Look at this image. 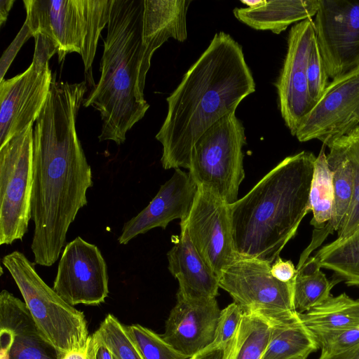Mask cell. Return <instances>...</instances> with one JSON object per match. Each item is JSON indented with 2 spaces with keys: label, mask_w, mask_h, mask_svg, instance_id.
<instances>
[{
  "label": "cell",
  "mask_w": 359,
  "mask_h": 359,
  "mask_svg": "<svg viewBox=\"0 0 359 359\" xmlns=\"http://www.w3.org/2000/svg\"><path fill=\"white\" fill-rule=\"evenodd\" d=\"M316 158L306 151L285 158L243 197L229 205L238 255L271 264L280 257L310 212Z\"/></svg>",
  "instance_id": "3"
},
{
  "label": "cell",
  "mask_w": 359,
  "mask_h": 359,
  "mask_svg": "<svg viewBox=\"0 0 359 359\" xmlns=\"http://www.w3.org/2000/svg\"><path fill=\"white\" fill-rule=\"evenodd\" d=\"M333 173L329 167L324 149L316 156L309 194L310 224L315 230L322 229L332 217L334 205Z\"/></svg>",
  "instance_id": "28"
},
{
  "label": "cell",
  "mask_w": 359,
  "mask_h": 359,
  "mask_svg": "<svg viewBox=\"0 0 359 359\" xmlns=\"http://www.w3.org/2000/svg\"><path fill=\"white\" fill-rule=\"evenodd\" d=\"M299 316L313 333L344 331L359 325V299L346 293L332 295L323 304Z\"/></svg>",
  "instance_id": "24"
},
{
  "label": "cell",
  "mask_w": 359,
  "mask_h": 359,
  "mask_svg": "<svg viewBox=\"0 0 359 359\" xmlns=\"http://www.w3.org/2000/svg\"><path fill=\"white\" fill-rule=\"evenodd\" d=\"M99 339V345L97 352V359H116L108 348V347L102 341L98 333L95 331Z\"/></svg>",
  "instance_id": "40"
},
{
  "label": "cell",
  "mask_w": 359,
  "mask_h": 359,
  "mask_svg": "<svg viewBox=\"0 0 359 359\" xmlns=\"http://www.w3.org/2000/svg\"><path fill=\"white\" fill-rule=\"evenodd\" d=\"M96 332L116 359H143L126 326L114 315L109 313Z\"/></svg>",
  "instance_id": "30"
},
{
  "label": "cell",
  "mask_w": 359,
  "mask_h": 359,
  "mask_svg": "<svg viewBox=\"0 0 359 359\" xmlns=\"http://www.w3.org/2000/svg\"><path fill=\"white\" fill-rule=\"evenodd\" d=\"M33 126L0 147V245L22 241L32 219Z\"/></svg>",
  "instance_id": "9"
},
{
  "label": "cell",
  "mask_w": 359,
  "mask_h": 359,
  "mask_svg": "<svg viewBox=\"0 0 359 359\" xmlns=\"http://www.w3.org/2000/svg\"><path fill=\"white\" fill-rule=\"evenodd\" d=\"M318 349L313 332L297 313L293 317L274 323L262 359L306 358Z\"/></svg>",
  "instance_id": "23"
},
{
  "label": "cell",
  "mask_w": 359,
  "mask_h": 359,
  "mask_svg": "<svg viewBox=\"0 0 359 359\" xmlns=\"http://www.w3.org/2000/svg\"><path fill=\"white\" fill-rule=\"evenodd\" d=\"M32 33L27 23L25 22L20 32L11 42L10 46L3 53L0 60V82L4 79V76L10 67L13 60L16 56L22 45L30 38Z\"/></svg>",
  "instance_id": "35"
},
{
  "label": "cell",
  "mask_w": 359,
  "mask_h": 359,
  "mask_svg": "<svg viewBox=\"0 0 359 359\" xmlns=\"http://www.w3.org/2000/svg\"><path fill=\"white\" fill-rule=\"evenodd\" d=\"M272 326L263 317L243 313L234 336L223 349V359H262Z\"/></svg>",
  "instance_id": "25"
},
{
  "label": "cell",
  "mask_w": 359,
  "mask_h": 359,
  "mask_svg": "<svg viewBox=\"0 0 359 359\" xmlns=\"http://www.w3.org/2000/svg\"><path fill=\"white\" fill-rule=\"evenodd\" d=\"M191 2V0H144L143 58L139 79L142 93L155 50L170 38L180 42L187 39V13Z\"/></svg>",
  "instance_id": "19"
},
{
  "label": "cell",
  "mask_w": 359,
  "mask_h": 359,
  "mask_svg": "<svg viewBox=\"0 0 359 359\" xmlns=\"http://www.w3.org/2000/svg\"><path fill=\"white\" fill-rule=\"evenodd\" d=\"M197 191L198 187L189 172L175 169L172 176L161 186L149 205L124 224L118 243L126 245L138 235L156 227L164 229L174 219L184 221Z\"/></svg>",
  "instance_id": "17"
},
{
  "label": "cell",
  "mask_w": 359,
  "mask_h": 359,
  "mask_svg": "<svg viewBox=\"0 0 359 359\" xmlns=\"http://www.w3.org/2000/svg\"><path fill=\"white\" fill-rule=\"evenodd\" d=\"M293 359H306V358H293Z\"/></svg>",
  "instance_id": "43"
},
{
  "label": "cell",
  "mask_w": 359,
  "mask_h": 359,
  "mask_svg": "<svg viewBox=\"0 0 359 359\" xmlns=\"http://www.w3.org/2000/svg\"><path fill=\"white\" fill-rule=\"evenodd\" d=\"M307 75L310 97L315 104L321 97L329 83V76L316 38L313 41L309 57Z\"/></svg>",
  "instance_id": "33"
},
{
  "label": "cell",
  "mask_w": 359,
  "mask_h": 359,
  "mask_svg": "<svg viewBox=\"0 0 359 359\" xmlns=\"http://www.w3.org/2000/svg\"><path fill=\"white\" fill-rule=\"evenodd\" d=\"M221 310L216 297L191 298L177 294V302L161 337L177 351L193 358L214 341Z\"/></svg>",
  "instance_id": "16"
},
{
  "label": "cell",
  "mask_w": 359,
  "mask_h": 359,
  "mask_svg": "<svg viewBox=\"0 0 359 359\" xmlns=\"http://www.w3.org/2000/svg\"><path fill=\"white\" fill-rule=\"evenodd\" d=\"M33 131L31 245L34 263L52 266L59 258L70 224L88 203L92 171L81 144L76 120L87 91L85 81H57Z\"/></svg>",
  "instance_id": "1"
},
{
  "label": "cell",
  "mask_w": 359,
  "mask_h": 359,
  "mask_svg": "<svg viewBox=\"0 0 359 359\" xmlns=\"http://www.w3.org/2000/svg\"><path fill=\"white\" fill-rule=\"evenodd\" d=\"M107 266L100 249L77 236L62 254L53 290L67 304L97 306L109 294Z\"/></svg>",
  "instance_id": "14"
},
{
  "label": "cell",
  "mask_w": 359,
  "mask_h": 359,
  "mask_svg": "<svg viewBox=\"0 0 359 359\" xmlns=\"http://www.w3.org/2000/svg\"><path fill=\"white\" fill-rule=\"evenodd\" d=\"M316 38L313 20L294 24L287 38V53L275 84L279 107L286 126L292 135L314 104L308 86V61Z\"/></svg>",
  "instance_id": "15"
},
{
  "label": "cell",
  "mask_w": 359,
  "mask_h": 359,
  "mask_svg": "<svg viewBox=\"0 0 359 359\" xmlns=\"http://www.w3.org/2000/svg\"><path fill=\"white\" fill-rule=\"evenodd\" d=\"M0 359H60L25 303L6 290L0 293Z\"/></svg>",
  "instance_id": "18"
},
{
  "label": "cell",
  "mask_w": 359,
  "mask_h": 359,
  "mask_svg": "<svg viewBox=\"0 0 359 359\" xmlns=\"http://www.w3.org/2000/svg\"><path fill=\"white\" fill-rule=\"evenodd\" d=\"M99 339L95 331L81 348L67 353L61 359H97Z\"/></svg>",
  "instance_id": "36"
},
{
  "label": "cell",
  "mask_w": 359,
  "mask_h": 359,
  "mask_svg": "<svg viewBox=\"0 0 359 359\" xmlns=\"http://www.w3.org/2000/svg\"><path fill=\"white\" fill-rule=\"evenodd\" d=\"M332 143L344 154L351 166L353 175L354 192L352 203L342 225L337 231L338 238H344L359 229V128Z\"/></svg>",
  "instance_id": "29"
},
{
  "label": "cell",
  "mask_w": 359,
  "mask_h": 359,
  "mask_svg": "<svg viewBox=\"0 0 359 359\" xmlns=\"http://www.w3.org/2000/svg\"><path fill=\"white\" fill-rule=\"evenodd\" d=\"M315 256L309 257L297 269L294 283V306L299 313L323 304L331 294L333 287L341 282L333 277L327 279Z\"/></svg>",
  "instance_id": "27"
},
{
  "label": "cell",
  "mask_w": 359,
  "mask_h": 359,
  "mask_svg": "<svg viewBox=\"0 0 359 359\" xmlns=\"http://www.w3.org/2000/svg\"><path fill=\"white\" fill-rule=\"evenodd\" d=\"M15 0H0V25L2 26L7 20L9 12Z\"/></svg>",
  "instance_id": "39"
},
{
  "label": "cell",
  "mask_w": 359,
  "mask_h": 359,
  "mask_svg": "<svg viewBox=\"0 0 359 359\" xmlns=\"http://www.w3.org/2000/svg\"><path fill=\"white\" fill-rule=\"evenodd\" d=\"M255 91L241 46L229 34L216 33L166 99L167 115L156 135L163 146V168L189 170L198 138Z\"/></svg>",
  "instance_id": "2"
},
{
  "label": "cell",
  "mask_w": 359,
  "mask_h": 359,
  "mask_svg": "<svg viewBox=\"0 0 359 359\" xmlns=\"http://www.w3.org/2000/svg\"><path fill=\"white\" fill-rule=\"evenodd\" d=\"M316 38L329 77L359 65V0H320Z\"/></svg>",
  "instance_id": "13"
},
{
  "label": "cell",
  "mask_w": 359,
  "mask_h": 359,
  "mask_svg": "<svg viewBox=\"0 0 359 359\" xmlns=\"http://www.w3.org/2000/svg\"><path fill=\"white\" fill-rule=\"evenodd\" d=\"M34 38L35 50L29 67L0 82V147L35 123L50 92L53 74L48 61L57 49L44 34Z\"/></svg>",
  "instance_id": "8"
},
{
  "label": "cell",
  "mask_w": 359,
  "mask_h": 359,
  "mask_svg": "<svg viewBox=\"0 0 359 359\" xmlns=\"http://www.w3.org/2000/svg\"><path fill=\"white\" fill-rule=\"evenodd\" d=\"M320 0H263L255 8H236L234 16L257 30H269L278 34L293 23L314 17Z\"/></svg>",
  "instance_id": "22"
},
{
  "label": "cell",
  "mask_w": 359,
  "mask_h": 359,
  "mask_svg": "<svg viewBox=\"0 0 359 359\" xmlns=\"http://www.w3.org/2000/svg\"><path fill=\"white\" fill-rule=\"evenodd\" d=\"M267 262L238 255L219 278V288L227 292L245 313L258 315L272 324L295 316L294 279L280 282L271 273Z\"/></svg>",
  "instance_id": "10"
},
{
  "label": "cell",
  "mask_w": 359,
  "mask_h": 359,
  "mask_svg": "<svg viewBox=\"0 0 359 359\" xmlns=\"http://www.w3.org/2000/svg\"><path fill=\"white\" fill-rule=\"evenodd\" d=\"M181 227L177 243L168 252V270L179 283L177 294L191 298H212L218 294L219 278L203 261Z\"/></svg>",
  "instance_id": "20"
},
{
  "label": "cell",
  "mask_w": 359,
  "mask_h": 359,
  "mask_svg": "<svg viewBox=\"0 0 359 359\" xmlns=\"http://www.w3.org/2000/svg\"><path fill=\"white\" fill-rule=\"evenodd\" d=\"M359 128V65L332 79L304 118L294 136L328 147Z\"/></svg>",
  "instance_id": "11"
},
{
  "label": "cell",
  "mask_w": 359,
  "mask_h": 359,
  "mask_svg": "<svg viewBox=\"0 0 359 359\" xmlns=\"http://www.w3.org/2000/svg\"><path fill=\"white\" fill-rule=\"evenodd\" d=\"M243 315V311L235 302L221 310L214 341L208 348L195 356L215 350H223L234 336Z\"/></svg>",
  "instance_id": "32"
},
{
  "label": "cell",
  "mask_w": 359,
  "mask_h": 359,
  "mask_svg": "<svg viewBox=\"0 0 359 359\" xmlns=\"http://www.w3.org/2000/svg\"><path fill=\"white\" fill-rule=\"evenodd\" d=\"M322 269L348 286L359 287V229L344 238L335 239L314 255Z\"/></svg>",
  "instance_id": "26"
},
{
  "label": "cell",
  "mask_w": 359,
  "mask_h": 359,
  "mask_svg": "<svg viewBox=\"0 0 359 359\" xmlns=\"http://www.w3.org/2000/svg\"><path fill=\"white\" fill-rule=\"evenodd\" d=\"M2 264L15 280L41 335L60 359L86 343L90 334L83 312L67 304L42 280L35 263L16 250L5 255Z\"/></svg>",
  "instance_id": "6"
},
{
  "label": "cell",
  "mask_w": 359,
  "mask_h": 359,
  "mask_svg": "<svg viewBox=\"0 0 359 359\" xmlns=\"http://www.w3.org/2000/svg\"><path fill=\"white\" fill-rule=\"evenodd\" d=\"M143 359H190L166 342L161 335L140 324L126 326Z\"/></svg>",
  "instance_id": "31"
},
{
  "label": "cell",
  "mask_w": 359,
  "mask_h": 359,
  "mask_svg": "<svg viewBox=\"0 0 359 359\" xmlns=\"http://www.w3.org/2000/svg\"><path fill=\"white\" fill-rule=\"evenodd\" d=\"M243 4L248 6V8H255L259 5H260L263 0H256V1H241Z\"/></svg>",
  "instance_id": "42"
},
{
  "label": "cell",
  "mask_w": 359,
  "mask_h": 359,
  "mask_svg": "<svg viewBox=\"0 0 359 359\" xmlns=\"http://www.w3.org/2000/svg\"><path fill=\"white\" fill-rule=\"evenodd\" d=\"M271 273L279 281L288 283L295 278L297 269L290 260H283L279 257L271 264Z\"/></svg>",
  "instance_id": "37"
},
{
  "label": "cell",
  "mask_w": 359,
  "mask_h": 359,
  "mask_svg": "<svg viewBox=\"0 0 359 359\" xmlns=\"http://www.w3.org/2000/svg\"><path fill=\"white\" fill-rule=\"evenodd\" d=\"M318 359H359V344L331 355H320Z\"/></svg>",
  "instance_id": "38"
},
{
  "label": "cell",
  "mask_w": 359,
  "mask_h": 359,
  "mask_svg": "<svg viewBox=\"0 0 359 359\" xmlns=\"http://www.w3.org/2000/svg\"><path fill=\"white\" fill-rule=\"evenodd\" d=\"M327 161L333 173L334 205L332 217L319 230L313 231L310 244L301 254L297 269H299L311 254L320 247L330 234L337 231L346 218L353 197L354 183L351 166L342 151L333 143L328 147Z\"/></svg>",
  "instance_id": "21"
},
{
  "label": "cell",
  "mask_w": 359,
  "mask_h": 359,
  "mask_svg": "<svg viewBox=\"0 0 359 359\" xmlns=\"http://www.w3.org/2000/svg\"><path fill=\"white\" fill-rule=\"evenodd\" d=\"M313 334L321 356L340 352L359 344V325L341 332Z\"/></svg>",
  "instance_id": "34"
},
{
  "label": "cell",
  "mask_w": 359,
  "mask_h": 359,
  "mask_svg": "<svg viewBox=\"0 0 359 359\" xmlns=\"http://www.w3.org/2000/svg\"><path fill=\"white\" fill-rule=\"evenodd\" d=\"M25 22L33 37L48 36L57 49L58 62L76 53L92 82V67L101 32L107 25L113 0H23Z\"/></svg>",
  "instance_id": "5"
},
{
  "label": "cell",
  "mask_w": 359,
  "mask_h": 359,
  "mask_svg": "<svg viewBox=\"0 0 359 359\" xmlns=\"http://www.w3.org/2000/svg\"><path fill=\"white\" fill-rule=\"evenodd\" d=\"M245 128L235 112L210 126L191 150L189 172L197 187L229 205L236 202L245 178Z\"/></svg>",
  "instance_id": "7"
},
{
  "label": "cell",
  "mask_w": 359,
  "mask_h": 359,
  "mask_svg": "<svg viewBox=\"0 0 359 359\" xmlns=\"http://www.w3.org/2000/svg\"><path fill=\"white\" fill-rule=\"evenodd\" d=\"M197 252L219 278L238 257L229 205L211 192L198 187L187 218L180 222Z\"/></svg>",
  "instance_id": "12"
},
{
  "label": "cell",
  "mask_w": 359,
  "mask_h": 359,
  "mask_svg": "<svg viewBox=\"0 0 359 359\" xmlns=\"http://www.w3.org/2000/svg\"><path fill=\"white\" fill-rule=\"evenodd\" d=\"M190 359H223V350H215Z\"/></svg>",
  "instance_id": "41"
},
{
  "label": "cell",
  "mask_w": 359,
  "mask_h": 359,
  "mask_svg": "<svg viewBox=\"0 0 359 359\" xmlns=\"http://www.w3.org/2000/svg\"><path fill=\"white\" fill-rule=\"evenodd\" d=\"M144 0H113L103 40L100 77L83 106L99 111L100 142L123 144L126 133L149 107L140 90Z\"/></svg>",
  "instance_id": "4"
}]
</instances>
